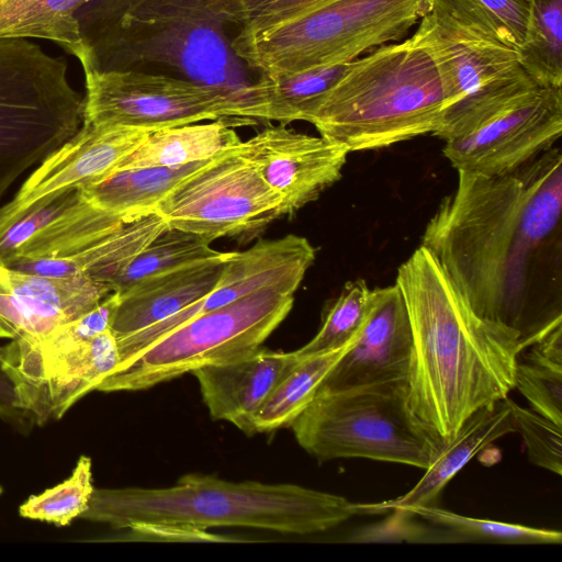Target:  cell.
Returning <instances> with one entry per match:
<instances>
[{"mask_svg": "<svg viewBox=\"0 0 562 562\" xmlns=\"http://www.w3.org/2000/svg\"><path fill=\"white\" fill-rule=\"evenodd\" d=\"M562 154L510 172L458 171L420 245L480 316L515 329L522 349L562 325Z\"/></svg>", "mask_w": 562, "mask_h": 562, "instance_id": "cell-1", "label": "cell"}, {"mask_svg": "<svg viewBox=\"0 0 562 562\" xmlns=\"http://www.w3.org/2000/svg\"><path fill=\"white\" fill-rule=\"evenodd\" d=\"M83 70L137 71L213 89L246 124L266 122L262 82L234 49L241 0H92L78 13Z\"/></svg>", "mask_w": 562, "mask_h": 562, "instance_id": "cell-2", "label": "cell"}, {"mask_svg": "<svg viewBox=\"0 0 562 562\" xmlns=\"http://www.w3.org/2000/svg\"><path fill=\"white\" fill-rule=\"evenodd\" d=\"M412 330L409 408L442 447L476 409L508 396L524 350L519 334L480 316L424 246L395 282Z\"/></svg>", "mask_w": 562, "mask_h": 562, "instance_id": "cell-3", "label": "cell"}, {"mask_svg": "<svg viewBox=\"0 0 562 562\" xmlns=\"http://www.w3.org/2000/svg\"><path fill=\"white\" fill-rule=\"evenodd\" d=\"M360 504L291 483L227 481L189 473L167 487L94 488L80 518L115 529L162 526L193 531L244 527L290 535L331 529Z\"/></svg>", "mask_w": 562, "mask_h": 562, "instance_id": "cell-4", "label": "cell"}, {"mask_svg": "<svg viewBox=\"0 0 562 562\" xmlns=\"http://www.w3.org/2000/svg\"><path fill=\"white\" fill-rule=\"evenodd\" d=\"M445 110L437 68L409 37L350 61L306 122L351 153L434 134Z\"/></svg>", "mask_w": 562, "mask_h": 562, "instance_id": "cell-5", "label": "cell"}, {"mask_svg": "<svg viewBox=\"0 0 562 562\" xmlns=\"http://www.w3.org/2000/svg\"><path fill=\"white\" fill-rule=\"evenodd\" d=\"M83 121L85 97L70 85L65 57L25 38L0 40V200Z\"/></svg>", "mask_w": 562, "mask_h": 562, "instance_id": "cell-6", "label": "cell"}, {"mask_svg": "<svg viewBox=\"0 0 562 562\" xmlns=\"http://www.w3.org/2000/svg\"><path fill=\"white\" fill-rule=\"evenodd\" d=\"M290 427L319 462L364 458L426 470L441 448L413 415L406 381L318 391Z\"/></svg>", "mask_w": 562, "mask_h": 562, "instance_id": "cell-7", "label": "cell"}, {"mask_svg": "<svg viewBox=\"0 0 562 562\" xmlns=\"http://www.w3.org/2000/svg\"><path fill=\"white\" fill-rule=\"evenodd\" d=\"M429 3L430 0H325L282 26L237 38L234 49L268 77L350 63L404 37Z\"/></svg>", "mask_w": 562, "mask_h": 562, "instance_id": "cell-8", "label": "cell"}, {"mask_svg": "<svg viewBox=\"0 0 562 562\" xmlns=\"http://www.w3.org/2000/svg\"><path fill=\"white\" fill-rule=\"evenodd\" d=\"M294 293L262 288L179 326L131 364L108 375L97 391H142L225 363L259 349L290 313Z\"/></svg>", "mask_w": 562, "mask_h": 562, "instance_id": "cell-9", "label": "cell"}, {"mask_svg": "<svg viewBox=\"0 0 562 562\" xmlns=\"http://www.w3.org/2000/svg\"><path fill=\"white\" fill-rule=\"evenodd\" d=\"M562 133V87L527 77L447 115L432 134L457 171L497 176L551 148Z\"/></svg>", "mask_w": 562, "mask_h": 562, "instance_id": "cell-10", "label": "cell"}, {"mask_svg": "<svg viewBox=\"0 0 562 562\" xmlns=\"http://www.w3.org/2000/svg\"><path fill=\"white\" fill-rule=\"evenodd\" d=\"M240 145L209 159L164 198L155 213L168 227L212 243L221 237H250L282 216L281 199L243 155Z\"/></svg>", "mask_w": 562, "mask_h": 562, "instance_id": "cell-11", "label": "cell"}, {"mask_svg": "<svg viewBox=\"0 0 562 562\" xmlns=\"http://www.w3.org/2000/svg\"><path fill=\"white\" fill-rule=\"evenodd\" d=\"M411 38L437 68L446 95L443 117L530 77L519 50L460 19L439 0H430Z\"/></svg>", "mask_w": 562, "mask_h": 562, "instance_id": "cell-12", "label": "cell"}, {"mask_svg": "<svg viewBox=\"0 0 562 562\" xmlns=\"http://www.w3.org/2000/svg\"><path fill=\"white\" fill-rule=\"evenodd\" d=\"M83 72L87 123L156 131L221 117L236 119L223 95L191 81L137 71Z\"/></svg>", "mask_w": 562, "mask_h": 562, "instance_id": "cell-13", "label": "cell"}, {"mask_svg": "<svg viewBox=\"0 0 562 562\" xmlns=\"http://www.w3.org/2000/svg\"><path fill=\"white\" fill-rule=\"evenodd\" d=\"M315 256L313 245L294 234L229 252L222 276L209 294L167 319L116 341L120 362L115 371L126 368L148 347L184 323L248 293L267 286L295 293Z\"/></svg>", "mask_w": 562, "mask_h": 562, "instance_id": "cell-14", "label": "cell"}, {"mask_svg": "<svg viewBox=\"0 0 562 562\" xmlns=\"http://www.w3.org/2000/svg\"><path fill=\"white\" fill-rule=\"evenodd\" d=\"M243 155L293 215L341 178L349 150L323 136L270 126L240 145Z\"/></svg>", "mask_w": 562, "mask_h": 562, "instance_id": "cell-15", "label": "cell"}, {"mask_svg": "<svg viewBox=\"0 0 562 562\" xmlns=\"http://www.w3.org/2000/svg\"><path fill=\"white\" fill-rule=\"evenodd\" d=\"M150 131L83 122L80 130L46 157L0 209V227L31 207L112 173Z\"/></svg>", "mask_w": 562, "mask_h": 562, "instance_id": "cell-16", "label": "cell"}, {"mask_svg": "<svg viewBox=\"0 0 562 562\" xmlns=\"http://www.w3.org/2000/svg\"><path fill=\"white\" fill-rule=\"evenodd\" d=\"M111 292L88 276L45 277L0 265V326L13 341L34 345Z\"/></svg>", "mask_w": 562, "mask_h": 562, "instance_id": "cell-17", "label": "cell"}, {"mask_svg": "<svg viewBox=\"0 0 562 562\" xmlns=\"http://www.w3.org/2000/svg\"><path fill=\"white\" fill-rule=\"evenodd\" d=\"M412 330L406 304L395 283L372 290V305L356 341L322 382L318 391L407 382Z\"/></svg>", "mask_w": 562, "mask_h": 562, "instance_id": "cell-18", "label": "cell"}, {"mask_svg": "<svg viewBox=\"0 0 562 562\" xmlns=\"http://www.w3.org/2000/svg\"><path fill=\"white\" fill-rule=\"evenodd\" d=\"M120 362L116 340L108 330L40 367L20 385L23 407L34 425L60 419Z\"/></svg>", "mask_w": 562, "mask_h": 562, "instance_id": "cell-19", "label": "cell"}, {"mask_svg": "<svg viewBox=\"0 0 562 562\" xmlns=\"http://www.w3.org/2000/svg\"><path fill=\"white\" fill-rule=\"evenodd\" d=\"M299 360L295 350L260 347L236 360L196 369L192 374L213 419L228 422L254 435L257 412Z\"/></svg>", "mask_w": 562, "mask_h": 562, "instance_id": "cell-20", "label": "cell"}, {"mask_svg": "<svg viewBox=\"0 0 562 562\" xmlns=\"http://www.w3.org/2000/svg\"><path fill=\"white\" fill-rule=\"evenodd\" d=\"M228 254L147 278L119 293L111 326L115 340L151 327L209 294L222 276Z\"/></svg>", "mask_w": 562, "mask_h": 562, "instance_id": "cell-21", "label": "cell"}, {"mask_svg": "<svg viewBox=\"0 0 562 562\" xmlns=\"http://www.w3.org/2000/svg\"><path fill=\"white\" fill-rule=\"evenodd\" d=\"M513 405L514 401L507 396L473 412L452 439L440 448L434 462L412 490L394 499L361 504L362 515L437 505L443 487L475 454L501 437L516 431Z\"/></svg>", "mask_w": 562, "mask_h": 562, "instance_id": "cell-22", "label": "cell"}, {"mask_svg": "<svg viewBox=\"0 0 562 562\" xmlns=\"http://www.w3.org/2000/svg\"><path fill=\"white\" fill-rule=\"evenodd\" d=\"M168 226L157 214L124 218L83 248L60 257L15 259L11 269L45 277L88 276L112 290L128 263Z\"/></svg>", "mask_w": 562, "mask_h": 562, "instance_id": "cell-23", "label": "cell"}, {"mask_svg": "<svg viewBox=\"0 0 562 562\" xmlns=\"http://www.w3.org/2000/svg\"><path fill=\"white\" fill-rule=\"evenodd\" d=\"M234 122L243 125L238 121L228 122L227 117H221L212 123L150 131L115 170L184 166L207 160L243 143L233 128Z\"/></svg>", "mask_w": 562, "mask_h": 562, "instance_id": "cell-24", "label": "cell"}, {"mask_svg": "<svg viewBox=\"0 0 562 562\" xmlns=\"http://www.w3.org/2000/svg\"><path fill=\"white\" fill-rule=\"evenodd\" d=\"M207 160L184 166L115 170L80 190L86 201L109 213L123 217L146 215L155 213L164 198Z\"/></svg>", "mask_w": 562, "mask_h": 562, "instance_id": "cell-25", "label": "cell"}, {"mask_svg": "<svg viewBox=\"0 0 562 562\" xmlns=\"http://www.w3.org/2000/svg\"><path fill=\"white\" fill-rule=\"evenodd\" d=\"M92 0H0L1 38H41L77 56V13Z\"/></svg>", "mask_w": 562, "mask_h": 562, "instance_id": "cell-26", "label": "cell"}, {"mask_svg": "<svg viewBox=\"0 0 562 562\" xmlns=\"http://www.w3.org/2000/svg\"><path fill=\"white\" fill-rule=\"evenodd\" d=\"M349 347L300 359L257 412L255 434L290 427L314 400L322 382Z\"/></svg>", "mask_w": 562, "mask_h": 562, "instance_id": "cell-27", "label": "cell"}, {"mask_svg": "<svg viewBox=\"0 0 562 562\" xmlns=\"http://www.w3.org/2000/svg\"><path fill=\"white\" fill-rule=\"evenodd\" d=\"M349 63L325 66L306 71L268 77L262 83L266 122L288 124L307 121L326 92L347 70Z\"/></svg>", "mask_w": 562, "mask_h": 562, "instance_id": "cell-28", "label": "cell"}, {"mask_svg": "<svg viewBox=\"0 0 562 562\" xmlns=\"http://www.w3.org/2000/svg\"><path fill=\"white\" fill-rule=\"evenodd\" d=\"M222 254L200 235L167 227L114 280L112 292L123 293L147 278Z\"/></svg>", "mask_w": 562, "mask_h": 562, "instance_id": "cell-29", "label": "cell"}, {"mask_svg": "<svg viewBox=\"0 0 562 562\" xmlns=\"http://www.w3.org/2000/svg\"><path fill=\"white\" fill-rule=\"evenodd\" d=\"M405 510L442 528L446 531V542L560 544L562 541V533L558 530L472 518L437 505L415 506Z\"/></svg>", "mask_w": 562, "mask_h": 562, "instance_id": "cell-30", "label": "cell"}, {"mask_svg": "<svg viewBox=\"0 0 562 562\" xmlns=\"http://www.w3.org/2000/svg\"><path fill=\"white\" fill-rule=\"evenodd\" d=\"M525 71L541 87H562V0H535L525 45Z\"/></svg>", "mask_w": 562, "mask_h": 562, "instance_id": "cell-31", "label": "cell"}, {"mask_svg": "<svg viewBox=\"0 0 562 562\" xmlns=\"http://www.w3.org/2000/svg\"><path fill=\"white\" fill-rule=\"evenodd\" d=\"M372 305L364 280L347 282L327 311L317 334L295 352L300 359L351 346L362 330Z\"/></svg>", "mask_w": 562, "mask_h": 562, "instance_id": "cell-32", "label": "cell"}, {"mask_svg": "<svg viewBox=\"0 0 562 562\" xmlns=\"http://www.w3.org/2000/svg\"><path fill=\"white\" fill-rule=\"evenodd\" d=\"M94 487L92 462L80 456L70 476L58 485L30 496L19 508L21 517L64 527L88 509Z\"/></svg>", "mask_w": 562, "mask_h": 562, "instance_id": "cell-33", "label": "cell"}, {"mask_svg": "<svg viewBox=\"0 0 562 562\" xmlns=\"http://www.w3.org/2000/svg\"><path fill=\"white\" fill-rule=\"evenodd\" d=\"M456 15L519 50L526 43L535 0H439Z\"/></svg>", "mask_w": 562, "mask_h": 562, "instance_id": "cell-34", "label": "cell"}, {"mask_svg": "<svg viewBox=\"0 0 562 562\" xmlns=\"http://www.w3.org/2000/svg\"><path fill=\"white\" fill-rule=\"evenodd\" d=\"M515 429L527 448L531 463L557 475L562 474V426L514 402Z\"/></svg>", "mask_w": 562, "mask_h": 562, "instance_id": "cell-35", "label": "cell"}, {"mask_svg": "<svg viewBox=\"0 0 562 562\" xmlns=\"http://www.w3.org/2000/svg\"><path fill=\"white\" fill-rule=\"evenodd\" d=\"M517 389L531 408L562 426V371L529 361H518L514 374Z\"/></svg>", "mask_w": 562, "mask_h": 562, "instance_id": "cell-36", "label": "cell"}, {"mask_svg": "<svg viewBox=\"0 0 562 562\" xmlns=\"http://www.w3.org/2000/svg\"><path fill=\"white\" fill-rule=\"evenodd\" d=\"M393 516L353 531L348 542H446L442 528L416 521L413 513L395 509Z\"/></svg>", "mask_w": 562, "mask_h": 562, "instance_id": "cell-37", "label": "cell"}, {"mask_svg": "<svg viewBox=\"0 0 562 562\" xmlns=\"http://www.w3.org/2000/svg\"><path fill=\"white\" fill-rule=\"evenodd\" d=\"M325 0H241L247 38L282 26L311 11Z\"/></svg>", "mask_w": 562, "mask_h": 562, "instance_id": "cell-38", "label": "cell"}, {"mask_svg": "<svg viewBox=\"0 0 562 562\" xmlns=\"http://www.w3.org/2000/svg\"><path fill=\"white\" fill-rule=\"evenodd\" d=\"M0 418L20 431L34 425L23 407L19 380L7 360L4 346L0 347Z\"/></svg>", "mask_w": 562, "mask_h": 562, "instance_id": "cell-39", "label": "cell"}, {"mask_svg": "<svg viewBox=\"0 0 562 562\" xmlns=\"http://www.w3.org/2000/svg\"><path fill=\"white\" fill-rule=\"evenodd\" d=\"M526 360L562 371V325L555 327L533 345Z\"/></svg>", "mask_w": 562, "mask_h": 562, "instance_id": "cell-40", "label": "cell"}, {"mask_svg": "<svg viewBox=\"0 0 562 562\" xmlns=\"http://www.w3.org/2000/svg\"><path fill=\"white\" fill-rule=\"evenodd\" d=\"M0 338H10L9 334L0 326Z\"/></svg>", "mask_w": 562, "mask_h": 562, "instance_id": "cell-41", "label": "cell"}, {"mask_svg": "<svg viewBox=\"0 0 562 562\" xmlns=\"http://www.w3.org/2000/svg\"><path fill=\"white\" fill-rule=\"evenodd\" d=\"M1 493H2V488L0 487V495H1Z\"/></svg>", "mask_w": 562, "mask_h": 562, "instance_id": "cell-42", "label": "cell"}]
</instances>
